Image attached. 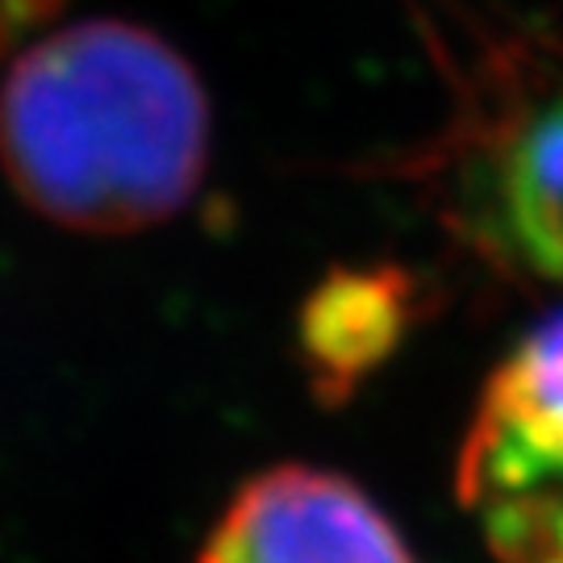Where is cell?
I'll use <instances>...</instances> for the list:
<instances>
[{
	"label": "cell",
	"instance_id": "6da1fadb",
	"mask_svg": "<svg viewBox=\"0 0 563 563\" xmlns=\"http://www.w3.org/2000/svg\"><path fill=\"white\" fill-rule=\"evenodd\" d=\"M0 159L21 201L88 234L172 218L209 163V97L176 46L84 21L30 46L0 88Z\"/></svg>",
	"mask_w": 563,
	"mask_h": 563
},
{
	"label": "cell",
	"instance_id": "7a4b0ae2",
	"mask_svg": "<svg viewBox=\"0 0 563 563\" xmlns=\"http://www.w3.org/2000/svg\"><path fill=\"white\" fill-rule=\"evenodd\" d=\"M446 218L488 263L563 284V46L481 63L439 146Z\"/></svg>",
	"mask_w": 563,
	"mask_h": 563
},
{
	"label": "cell",
	"instance_id": "3957f363",
	"mask_svg": "<svg viewBox=\"0 0 563 563\" xmlns=\"http://www.w3.org/2000/svg\"><path fill=\"white\" fill-rule=\"evenodd\" d=\"M201 563H413V555L360 484L284 463L234 493Z\"/></svg>",
	"mask_w": 563,
	"mask_h": 563
},
{
	"label": "cell",
	"instance_id": "277c9868",
	"mask_svg": "<svg viewBox=\"0 0 563 563\" xmlns=\"http://www.w3.org/2000/svg\"><path fill=\"white\" fill-rule=\"evenodd\" d=\"M418 288L397 267L334 272L309 297L301 313L305 363L318 380V397H351L405 339L418 313Z\"/></svg>",
	"mask_w": 563,
	"mask_h": 563
},
{
	"label": "cell",
	"instance_id": "5b68a950",
	"mask_svg": "<svg viewBox=\"0 0 563 563\" xmlns=\"http://www.w3.org/2000/svg\"><path fill=\"white\" fill-rule=\"evenodd\" d=\"M455 488L501 563H563V467L463 439Z\"/></svg>",
	"mask_w": 563,
	"mask_h": 563
},
{
	"label": "cell",
	"instance_id": "8992f818",
	"mask_svg": "<svg viewBox=\"0 0 563 563\" xmlns=\"http://www.w3.org/2000/svg\"><path fill=\"white\" fill-rule=\"evenodd\" d=\"M467 443L563 467V309L526 330L488 376Z\"/></svg>",
	"mask_w": 563,
	"mask_h": 563
}]
</instances>
